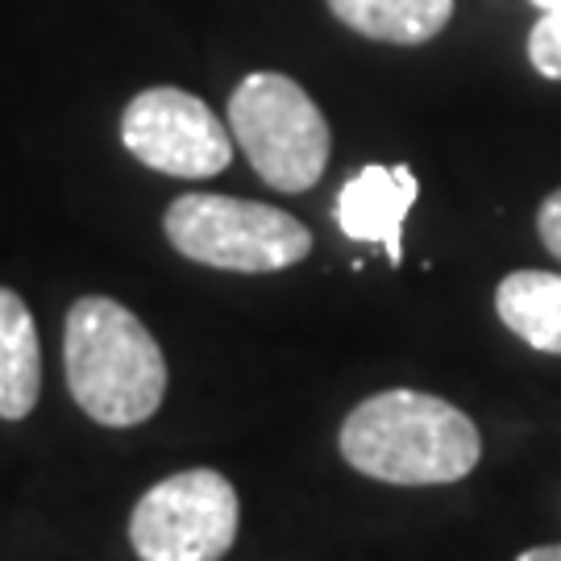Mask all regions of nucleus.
Returning a JSON list of instances; mask_svg holds the SVG:
<instances>
[{
	"label": "nucleus",
	"instance_id": "obj_1",
	"mask_svg": "<svg viewBox=\"0 0 561 561\" xmlns=\"http://www.w3.org/2000/svg\"><path fill=\"white\" fill-rule=\"evenodd\" d=\"M341 458L366 479L391 486L461 482L482 458L474 421L428 391H379L341 424Z\"/></svg>",
	"mask_w": 561,
	"mask_h": 561
},
{
	"label": "nucleus",
	"instance_id": "obj_2",
	"mask_svg": "<svg viewBox=\"0 0 561 561\" xmlns=\"http://www.w3.org/2000/svg\"><path fill=\"white\" fill-rule=\"evenodd\" d=\"M67 387L104 428H134L159 412L167 362L154 333L108 296H80L62 333Z\"/></svg>",
	"mask_w": 561,
	"mask_h": 561
},
{
	"label": "nucleus",
	"instance_id": "obj_3",
	"mask_svg": "<svg viewBox=\"0 0 561 561\" xmlns=\"http://www.w3.org/2000/svg\"><path fill=\"white\" fill-rule=\"evenodd\" d=\"M229 134L275 192H308L329 167L333 134L317 101L291 76L254 71L229 96Z\"/></svg>",
	"mask_w": 561,
	"mask_h": 561
},
{
	"label": "nucleus",
	"instance_id": "obj_4",
	"mask_svg": "<svg viewBox=\"0 0 561 561\" xmlns=\"http://www.w3.org/2000/svg\"><path fill=\"white\" fill-rule=\"evenodd\" d=\"M167 241L183 259L238 271V275H266L287 271L308 259L312 233L291 213L259 201L217 196V192H192L167 208L162 217Z\"/></svg>",
	"mask_w": 561,
	"mask_h": 561
},
{
	"label": "nucleus",
	"instance_id": "obj_5",
	"mask_svg": "<svg viewBox=\"0 0 561 561\" xmlns=\"http://www.w3.org/2000/svg\"><path fill=\"white\" fill-rule=\"evenodd\" d=\"M238 491L221 470H180L154 482L129 516L141 561H221L238 541Z\"/></svg>",
	"mask_w": 561,
	"mask_h": 561
},
{
	"label": "nucleus",
	"instance_id": "obj_6",
	"mask_svg": "<svg viewBox=\"0 0 561 561\" xmlns=\"http://www.w3.org/2000/svg\"><path fill=\"white\" fill-rule=\"evenodd\" d=\"M121 141L141 167L175 180H213L233 159L229 125L201 96L167 83L146 88L125 104Z\"/></svg>",
	"mask_w": 561,
	"mask_h": 561
},
{
	"label": "nucleus",
	"instance_id": "obj_7",
	"mask_svg": "<svg viewBox=\"0 0 561 561\" xmlns=\"http://www.w3.org/2000/svg\"><path fill=\"white\" fill-rule=\"evenodd\" d=\"M421 196V183L412 167H382L370 162L354 180H345L337 192V225L350 241H375L387 250V259L403 262V221Z\"/></svg>",
	"mask_w": 561,
	"mask_h": 561
},
{
	"label": "nucleus",
	"instance_id": "obj_8",
	"mask_svg": "<svg viewBox=\"0 0 561 561\" xmlns=\"http://www.w3.org/2000/svg\"><path fill=\"white\" fill-rule=\"evenodd\" d=\"M42 396L38 324L13 287H0V421H25Z\"/></svg>",
	"mask_w": 561,
	"mask_h": 561
},
{
	"label": "nucleus",
	"instance_id": "obj_9",
	"mask_svg": "<svg viewBox=\"0 0 561 561\" xmlns=\"http://www.w3.org/2000/svg\"><path fill=\"white\" fill-rule=\"evenodd\" d=\"M333 18L354 34L391 46H421L454 18V0H329Z\"/></svg>",
	"mask_w": 561,
	"mask_h": 561
},
{
	"label": "nucleus",
	"instance_id": "obj_10",
	"mask_svg": "<svg viewBox=\"0 0 561 561\" xmlns=\"http://www.w3.org/2000/svg\"><path fill=\"white\" fill-rule=\"evenodd\" d=\"M495 312L524 345L561 358V275L512 271L495 287Z\"/></svg>",
	"mask_w": 561,
	"mask_h": 561
},
{
	"label": "nucleus",
	"instance_id": "obj_11",
	"mask_svg": "<svg viewBox=\"0 0 561 561\" xmlns=\"http://www.w3.org/2000/svg\"><path fill=\"white\" fill-rule=\"evenodd\" d=\"M528 59L545 80H561V9L545 13L528 34Z\"/></svg>",
	"mask_w": 561,
	"mask_h": 561
},
{
	"label": "nucleus",
	"instance_id": "obj_12",
	"mask_svg": "<svg viewBox=\"0 0 561 561\" xmlns=\"http://www.w3.org/2000/svg\"><path fill=\"white\" fill-rule=\"evenodd\" d=\"M537 229H541V241L545 250L561 259V187L541 204V213H537Z\"/></svg>",
	"mask_w": 561,
	"mask_h": 561
},
{
	"label": "nucleus",
	"instance_id": "obj_13",
	"mask_svg": "<svg viewBox=\"0 0 561 561\" xmlns=\"http://www.w3.org/2000/svg\"><path fill=\"white\" fill-rule=\"evenodd\" d=\"M516 561H561V545H537V549H524Z\"/></svg>",
	"mask_w": 561,
	"mask_h": 561
},
{
	"label": "nucleus",
	"instance_id": "obj_14",
	"mask_svg": "<svg viewBox=\"0 0 561 561\" xmlns=\"http://www.w3.org/2000/svg\"><path fill=\"white\" fill-rule=\"evenodd\" d=\"M533 4H537L541 13H558V9H561V0H533Z\"/></svg>",
	"mask_w": 561,
	"mask_h": 561
}]
</instances>
